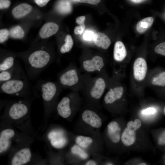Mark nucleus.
I'll return each mask as SVG.
<instances>
[{"instance_id":"nucleus-31","label":"nucleus","mask_w":165,"mask_h":165,"mask_svg":"<svg viewBox=\"0 0 165 165\" xmlns=\"http://www.w3.org/2000/svg\"><path fill=\"white\" fill-rule=\"evenodd\" d=\"M9 35V31L6 29H1L0 30V42L4 43L8 38Z\"/></svg>"},{"instance_id":"nucleus-16","label":"nucleus","mask_w":165,"mask_h":165,"mask_svg":"<svg viewBox=\"0 0 165 165\" xmlns=\"http://www.w3.org/2000/svg\"><path fill=\"white\" fill-rule=\"evenodd\" d=\"M93 40L97 46L105 50L107 49L111 43L109 38L105 34L101 32L94 33Z\"/></svg>"},{"instance_id":"nucleus-40","label":"nucleus","mask_w":165,"mask_h":165,"mask_svg":"<svg viewBox=\"0 0 165 165\" xmlns=\"http://www.w3.org/2000/svg\"><path fill=\"white\" fill-rule=\"evenodd\" d=\"M85 19V16H80L76 18V22L79 25L84 24Z\"/></svg>"},{"instance_id":"nucleus-45","label":"nucleus","mask_w":165,"mask_h":165,"mask_svg":"<svg viewBox=\"0 0 165 165\" xmlns=\"http://www.w3.org/2000/svg\"></svg>"},{"instance_id":"nucleus-20","label":"nucleus","mask_w":165,"mask_h":165,"mask_svg":"<svg viewBox=\"0 0 165 165\" xmlns=\"http://www.w3.org/2000/svg\"><path fill=\"white\" fill-rule=\"evenodd\" d=\"M32 8L30 5L27 3H22L14 7L12 10V13L14 17L19 18L29 13Z\"/></svg>"},{"instance_id":"nucleus-24","label":"nucleus","mask_w":165,"mask_h":165,"mask_svg":"<svg viewBox=\"0 0 165 165\" xmlns=\"http://www.w3.org/2000/svg\"><path fill=\"white\" fill-rule=\"evenodd\" d=\"M15 64L14 56L9 55L3 57L0 60V72L12 68Z\"/></svg>"},{"instance_id":"nucleus-7","label":"nucleus","mask_w":165,"mask_h":165,"mask_svg":"<svg viewBox=\"0 0 165 165\" xmlns=\"http://www.w3.org/2000/svg\"><path fill=\"white\" fill-rule=\"evenodd\" d=\"M147 64L143 58L139 57L135 61L133 65V73L135 79L139 81L145 78L147 72Z\"/></svg>"},{"instance_id":"nucleus-18","label":"nucleus","mask_w":165,"mask_h":165,"mask_svg":"<svg viewBox=\"0 0 165 165\" xmlns=\"http://www.w3.org/2000/svg\"><path fill=\"white\" fill-rule=\"evenodd\" d=\"M108 133L112 141L114 143L118 142L120 139V129L118 123L112 121L108 125Z\"/></svg>"},{"instance_id":"nucleus-43","label":"nucleus","mask_w":165,"mask_h":165,"mask_svg":"<svg viewBox=\"0 0 165 165\" xmlns=\"http://www.w3.org/2000/svg\"><path fill=\"white\" fill-rule=\"evenodd\" d=\"M138 165H146V164L145 163H140L139 164H138Z\"/></svg>"},{"instance_id":"nucleus-9","label":"nucleus","mask_w":165,"mask_h":165,"mask_svg":"<svg viewBox=\"0 0 165 165\" xmlns=\"http://www.w3.org/2000/svg\"><path fill=\"white\" fill-rule=\"evenodd\" d=\"M30 150L28 148H23L15 154L11 160L12 165H22L30 161L31 157Z\"/></svg>"},{"instance_id":"nucleus-32","label":"nucleus","mask_w":165,"mask_h":165,"mask_svg":"<svg viewBox=\"0 0 165 165\" xmlns=\"http://www.w3.org/2000/svg\"><path fill=\"white\" fill-rule=\"evenodd\" d=\"M154 50L156 53L165 56V42L161 43L157 46Z\"/></svg>"},{"instance_id":"nucleus-22","label":"nucleus","mask_w":165,"mask_h":165,"mask_svg":"<svg viewBox=\"0 0 165 165\" xmlns=\"http://www.w3.org/2000/svg\"><path fill=\"white\" fill-rule=\"evenodd\" d=\"M56 9L60 14L65 15L72 12V7L70 2L68 0H60L56 4Z\"/></svg>"},{"instance_id":"nucleus-14","label":"nucleus","mask_w":165,"mask_h":165,"mask_svg":"<svg viewBox=\"0 0 165 165\" xmlns=\"http://www.w3.org/2000/svg\"><path fill=\"white\" fill-rule=\"evenodd\" d=\"M105 87L106 83L105 80L101 78H97L90 91L91 97L96 99H99L102 96Z\"/></svg>"},{"instance_id":"nucleus-37","label":"nucleus","mask_w":165,"mask_h":165,"mask_svg":"<svg viewBox=\"0 0 165 165\" xmlns=\"http://www.w3.org/2000/svg\"><path fill=\"white\" fill-rule=\"evenodd\" d=\"M10 4V2L9 0H0V9L7 8L9 6Z\"/></svg>"},{"instance_id":"nucleus-3","label":"nucleus","mask_w":165,"mask_h":165,"mask_svg":"<svg viewBox=\"0 0 165 165\" xmlns=\"http://www.w3.org/2000/svg\"><path fill=\"white\" fill-rule=\"evenodd\" d=\"M38 82L37 88L43 101L47 104L51 103L58 93V86L56 83L48 80H41Z\"/></svg>"},{"instance_id":"nucleus-33","label":"nucleus","mask_w":165,"mask_h":165,"mask_svg":"<svg viewBox=\"0 0 165 165\" xmlns=\"http://www.w3.org/2000/svg\"><path fill=\"white\" fill-rule=\"evenodd\" d=\"M94 33L91 31L86 30L83 35V39L86 41H90L93 39Z\"/></svg>"},{"instance_id":"nucleus-1","label":"nucleus","mask_w":165,"mask_h":165,"mask_svg":"<svg viewBox=\"0 0 165 165\" xmlns=\"http://www.w3.org/2000/svg\"><path fill=\"white\" fill-rule=\"evenodd\" d=\"M45 48L43 46L32 52L24 60L27 73L30 79H36L50 63L51 55Z\"/></svg>"},{"instance_id":"nucleus-38","label":"nucleus","mask_w":165,"mask_h":165,"mask_svg":"<svg viewBox=\"0 0 165 165\" xmlns=\"http://www.w3.org/2000/svg\"><path fill=\"white\" fill-rule=\"evenodd\" d=\"M50 0H35L36 3L39 6L42 7L46 5Z\"/></svg>"},{"instance_id":"nucleus-5","label":"nucleus","mask_w":165,"mask_h":165,"mask_svg":"<svg viewBox=\"0 0 165 165\" xmlns=\"http://www.w3.org/2000/svg\"><path fill=\"white\" fill-rule=\"evenodd\" d=\"M78 81L77 72L75 69L65 70L59 77L60 84L65 87H71L77 83Z\"/></svg>"},{"instance_id":"nucleus-19","label":"nucleus","mask_w":165,"mask_h":165,"mask_svg":"<svg viewBox=\"0 0 165 165\" xmlns=\"http://www.w3.org/2000/svg\"><path fill=\"white\" fill-rule=\"evenodd\" d=\"M127 55L126 50L123 43L120 41L116 42L114 49V59L117 61H122L125 58Z\"/></svg>"},{"instance_id":"nucleus-17","label":"nucleus","mask_w":165,"mask_h":165,"mask_svg":"<svg viewBox=\"0 0 165 165\" xmlns=\"http://www.w3.org/2000/svg\"><path fill=\"white\" fill-rule=\"evenodd\" d=\"M48 138L52 146L56 148L62 147L66 142V140L64 137L57 131H52L50 132L48 134Z\"/></svg>"},{"instance_id":"nucleus-10","label":"nucleus","mask_w":165,"mask_h":165,"mask_svg":"<svg viewBox=\"0 0 165 165\" xmlns=\"http://www.w3.org/2000/svg\"><path fill=\"white\" fill-rule=\"evenodd\" d=\"M104 65L103 58L99 56H95L91 60L84 61L83 63L84 69L89 72L100 71Z\"/></svg>"},{"instance_id":"nucleus-26","label":"nucleus","mask_w":165,"mask_h":165,"mask_svg":"<svg viewBox=\"0 0 165 165\" xmlns=\"http://www.w3.org/2000/svg\"><path fill=\"white\" fill-rule=\"evenodd\" d=\"M65 43L60 49V52L64 53L69 52L72 49L73 45V41L71 35H66L64 40Z\"/></svg>"},{"instance_id":"nucleus-8","label":"nucleus","mask_w":165,"mask_h":165,"mask_svg":"<svg viewBox=\"0 0 165 165\" xmlns=\"http://www.w3.org/2000/svg\"><path fill=\"white\" fill-rule=\"evenodd\" d=\"M83 121L86 124L96 128H100L102 126V120L98 115L94 111L86 110L82 115Z\"/></svg>"},{"instance_id":"nucleus-46","label":"nucleus","mask_w":165,"mask_h":165,"mask_svg":"<svg viewBox=\"0 0 165 165\" xmlns=\"http://www.w3.org/2000/svg\"><path fill=\"white\" fill-rule=\"evenodd\" d=\"M76 0V1L77 0Z\"/></svg>"},{"instance_id":"nucleus-28","label":"nucleus","mask_w":165,"mask_h":165,"mask_svg":"<svg viewBox=\"0 0 165 165\" xmlns=\"http://www.w3.org/2000/svg\"><path fill=\"white\" fill-rule=\"evenodd\" d=\"M24 34L23 30L19 26H17L12 28L9 32L10 36L15 39L21 38L24 37Z\"/></svg>"},{"instance_id":"nucleus-34","label":"nucleus","mask_w":165,"mask_h":165,"mask_svg":"<svg viewBox=\"0 0 165 165\" xmlns=\"http://www.w3.org/2000/svg\"><path fill=\"white\" fill-rule=\"evenodd\" d=\"M156 109L154 107H149L142 110L141 113L144 115H150L153 114L156 112Z\"/></svg>"},{"instance_id":"nucleus-35","label":"nucleus","mask_w":165,"mask_h":165,"mask_svg":"<svg viewBox=\"0 0 165 165\" xmlns=\"http://www.w3.org/2000/svg\"><path fill=\"white\" fill-rule=\"evenodd\" d=\"M85 28L84 24L77 26L74 29V33L75 35L81 34L84 31Z\"/></svg>"},{"instance_id":"nucleus-6","label":"nucleus","mask_w":165,"mask_h":165,"mask_svg":"<svg viewBox=\"0 0 165 165\" xmlns=\"http://www.w3.org/2000/svg\"><path fill=\"white\" fill-rule=\"evenodd\" d=\"M28 107L21 101L11 105L8 110L9 116L12 119H17L23 117L28 113Z\"/></svg>"},{"instance_id":"nucleus-39","label":"nucleus","mask_w":165,"mask_h":165,"mask_svg":"<svg viewBox=\"0 0 165 165\" xmlns=\"http://www.w3.org/2000/svg\"><path fill=\"white\" fill-rule=\"evenodd\" d=\"M158 143L160 145H165V131L160 136L158 139Z\"/></svg>"},{"instance_id":"nucleus-12","label":"nucleus","mask_w":165,"mask_h":165,"mask_svg":"<svg viewBox=\"0 0 165 165\" xmlns=\"http://www.w3.org/2000/svg\"><path fill=\"white\" fill-rule=\"evenodd\" d=\"M15 135L14 131L11 129L3 130L0 134V153L6 150L10 145V140Z\"/></svg>"},{"instance_id":"nucleus-15","label":"nucleus","mask_w":165,"mask_h":165,"mask_svg":"<svg viewBox=\"0 0 165 165\" xmlns=\"http://www.w3.org/2000/svg\"><path fill=\"white\" fill-rule=\"evenodd\" d=\"M59 27L55 23L50 22L46 23L41 29L39 34L42 38H48L55 34L58 31Z\"/></svg>"},{"instance_id":"nucleus-11","label":"nucleus","mask_w":165,"mask_h":165,"mask_svg":"<svg viewBox=\"0 0 165 165\" xmlns=\"http://www.w3.org/2000/svg\"><path fill=\"white\" fill-rule=\"evenodd\" d=\"M70 101V99L69 97H65L62 99L57 105L58 113L63 118H67L71 114Z\"/></svg>"},{"instance_id":"nucleus-29","label":"nucleus","mask_w":165,"mask_h":165,"mask_svg":"<svg viewBox=\"0 0 165 165\" xmlns=\"http://www.w3.org/2000/svg\"><path fill=\"white\" fill-rule=\"evenodd\" d=\"M152 84L154 85L163 86H165V72L159 74L154 77L152 81Z\"/></svg>"},{"instance_id":"nucleus-41","label":"nucleus","mask_w":165,"mask_h":165,"mask_svg":"<svg viewBox=\"0 0 165 165\" xmlns=\"http://www.w3.org/2000/svg\"><path fill=\"white\" fill-rule=\"evenodd\" d=\"M97 164L96 162L93 160L89 161L86 163V164L87 165H95Z\"/></svg>"},{"instance_id":"nucleus-25","label":"nucleus","mask_w":165,"mask_h":165,"mask_svg":"<svg viewBox=\"0 0 165 165\" xmlns=\"http://www.w3.org/2000/svg\"><path fill=\"white\" fill-rule=\"evenodd\" d=\"M75 141L78 145L83 148H86L93 143V140L89 137L79 135L76 138Z\"/></svg>"},{"instance_id":"nucleus-21","label":"nucleus","mask_w":165,"mask_h":165,"mask_svg":"<svg viewBox=\"0 0 165 165\" xmlns=\"http://www.w3.org/2000/svg\"><path fill=\"white\" fill-rule=\"evenodd\" d=\"M136 134L135 131L127 127L124 130L121 137L122 143L125 145L129 146L135 142Z\"/></svg>"},{"instance_id":"nucleus-44","label":"nucleus","mask_w":165,"mask_h":165,"mask_svg":"<svg viewBox=\"0 0 165 165\" xmlns=\"http://www.w3.org/2000/svg\"><path fill=\"white\" fill-rule=\"evenodd\" d=\"M164 113H165V107L164 109Z\"/></svg>"},{"instance_id":"nucleus-2","label":"nucleus","mask_w":165,"mask_h":165,"mask_svg":"<svg viewBox=\"0 0 165 165\" xmlns=\"http://www.w3.org/2000/svg\"><path fill=\"white\" fill-rule=\"evenodd\" d=\"M31 90L27 76L12 79L0 84L1 92L9 95L19 96Z\"/></svg>"},{"instance_id":"nucleus-27","label":"nucleus","mask_w":165,"mask_h":165,"mask_svg":"<svg viewBox=\"0 0 165 165\" xmlns=\"http://www.w3.org/2000/svg\"><path fill=\"white\" fill-rule=\"evenodd\" d=\"M72 153L74 155L77 156L85 160L88 157L87 153L78 145H74L71 148Z\"/></svg>"},{"instance_id":"nucleus-30","label":"nucleus","mask_w":165,"mask_h":165,"mask_svg":"<svg viewBox=\"0 0 165 165\" xmlns=\"http://www.w3.org/2000/svg\"><path fill=\"white\" fill-rule=\"evenodd\" d=\"M141 125V122L138 119H135L134 121H130L127 124V127L135 131L139 129Z\"/></svg>"},{"instance_id":"nucleus-13","label":"nucleus","mask_w":165,"mask_h":165,"mask_svg":"<svg viewBox=\"0 0 165 165\" xmlns=\"http://www.w3.org/2000/svg\"><path fill=\"white\" fill-rule=\"evenodd\" d=\"M123 87L118 86L111 89L105 94L104 101L106 104H111L120 99L123 93Z\"/></svg>"},{"instance_id":"nucleus-23","label":"nucleus","mask_w":165,"mask_h":165,"mask_svg":"<svg viewBox=\"0 0 165 165\" xmlns=\"http://www.w3.org/2000/svg\"><path fill=\"white\" fill-rule=\"evenodd\" d=\"M154 21V19L152 17L145 18L140 21L137 24L136 30L139 33H143L152 25Z\"/></svg>"},{"instance_id":"nucleus-36","label":"nucleus","mask_w":165,"mask_h":165,"mask_svg":"<svg viewBox=\"0 0 165 165\" xmlns=\"http://www.w3.org/2000/svg\"><path fill=\"white\" fill-rule=\"evenodd\" d=\"M76 1L79 2L96 5L100 2L101 0H77Z\"/></svg>"},{"instance_id":"nucleus-42","label":"nucleus","mask_w":165,"mask_h":165,"mask_svg":"<svg viewBox=\"0 0 165 165\" xmlns=\"http://www.w3.org/2000/svg\"><path fill=\"white\" fill-rule=\"evenodd\" d=\"M132 2L134 3H140L145 0H131Z\"/></svg>"},{"instance_id":"nucleus-4","label":"nucleus","mask_w":165,"mask_h":165,"mask_svg":"<svg viewBox=\"0 0 165 165\" xmlns=\"http://www.w3.org/2000/svg\"><path fill=\"white\" fill-rule=\"evenodd\" d=\"M26 76L21 66L15 64L12 68L0 72V84L12 79Z\"/></svg>"}]
</instances>
